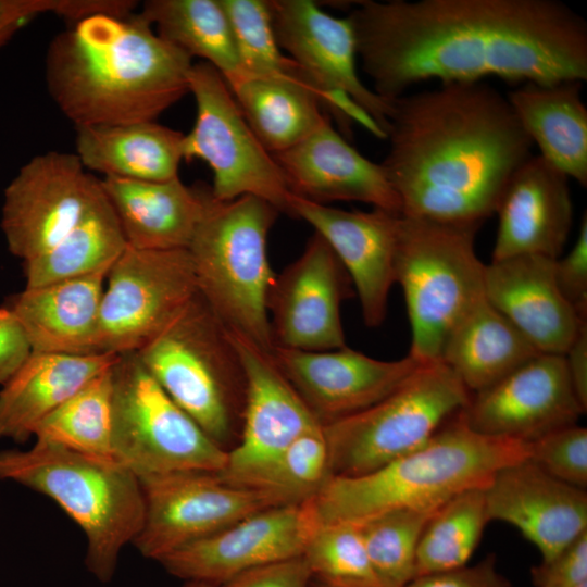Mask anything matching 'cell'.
<instances>
[{
	"instance_id": "33",
	"label": "cell",
	"mask_w": 587,
	"mask_h": 587,
	"mask_svg": "<svg viewBox=\"0 0 587 587\" xmlns=\"http://www.w3.org/2000/svg\"><path fill=\"white\" fill-rule=\"evenodd\" d=\"M139 13L160 37L212 65L226 82L241 75L233 32L218 0H147Z\"/></svg>"
},
{
	"instance_id": "37",
	"label": "cell",
	"mask_w": 587,
	"mask_h": 587,
	"mask_svg": "<svg viewBox=\"0 0 587 587\" xmlns=\"http://www.w3.org/2000/svg\"><path fill=\"white\" fill-rule=\"evenodd\" d=\"M228 18L241 75L288 78L313 86L315 82L279 48L273 29L268 0H218Z\"/></svg>"
},
{
	"instance_id": "51",
	"label": "cell",
	"mask_w": 587,
	"mask_h": 587,
	"mask_svg": "<svg viewBox=\"0 0 587 587\" xmlns=\"http://www.w3.org/2000/svg\"><path fill=\"white\" fill-rule=\"evenodd\" d=\"M576 587H587V582H584V583L579 584V585L576 586Z\"/></svg>"
},
{
	"instance_id": "3",
	"label": "cell",
	"mask_w": 587,
	"mask_h": 587,
	"mask_svg": "<svg viewBox=\"0 0 587 587\" xmlns=\"http://www.w3.org/2000/svg\"><path fill=\"white\" fill-rule=\"evenodd\" d=\"M191 60L139 12L95 14L51 40L46 82L75 127L151 122L189 92Z\"/></svg>"
},
{
	"instance_id": "1",
	"label": "cell",
	"mask_w": 587,
	"mask_h": 587,
	"mask_svg": "<svg viewBox=\"0 0 587 587\" xmlns=\"http://www.w3.org/2000/svg\"><path fill=\"white\" fill-rule=\"evenodd\" d=\"M347 16L373 91L414 85L587 80V22L558 0L357 1Z\"/></svg>"
},
{
	"instance_id": "36",
	"label": "cell",
	"mask_w": 587,
	"mask_h": 587,
	"mask_svg": "<svg viewBox=\"0 0 587 587\" xmlns=\"http://www.w3.org/2000/svg\"><path fill=\"white\" fill-rule=\"evenodd\" d=\"M488 522L484 489L466 490L449 499L423 529L416 549L415 576L466 565Z\"/></svg>"
},
{
	"instance_id": "25",
	"label": "cell",
	"mask_w": 587,
	"mask_h": 587,
	"mask_svg": "<svg viewBox=\"0 0 587 587\" xmlns=\"http://www.w3.org/2000/svg\"><path fill=\"white\" fill-rule=\"evenodd\" d=\"M553 266V259L532 254L491 261L485 297L539 352L564 355L587 320L561 294Z\"/></svg>"
},
{
	"instance_id": "5",
	"label": "cell",
	"mask_w": 587,
	"mask_h": 587,
	"mask_svg": "<svg viewBox=\"0 0 587 587\" xmlns=\"http://www.w3.org/2000/svg\"><path fill=\"white\" fill-rule=\"evenodd\" d=\"M0 480L49 497L82 528L86 566L101 583L112 579L122 549L143 524L140 480L113 459L35 440L28 450L0 452Z\"/></svg>"
},
{
	"instance_id": "17",
	"label": "cell",
	"mask_w": 587,
	"mask_h": 587,
	"mask_svg": "<svg viewBox=\"0 0 587 587\" xmlns=\"http://www.w3.org/2000/svg\"><path fill=\"white\" fill-rule=\"evenodd\" d=\"M319 525L311 497L259 511L158 562L187 582L220 586L248 571L301 557Z\"/></svg>"
},
{
	"instance_id": "24",
	"label": "cell",
	"mask_w": 587,
	"mask_h": 587,
	"mask_svg": "<svg viewBox=\"0 0 587 587\" xmlns=\"http://www.w3.org/2000/svg\"><path fill=\"white\" fill-rule=\"evenodd\" d=\"M569 179L539 155L514 172L495 211L491 261L527 254L560 258L573 223Z\"/></svg>"
},
{
	"instance_id": "45",
	"label": "cell",
	"mask_w": 587,
	"mask_h": 587,
	"mask_svg": "<svg viewBox=\"0 0 587 587\" xmlns=\"http://www.w3.org/2000/svg\"><path fill=\"white\" fill-rule=\"evenodd\" d=\"M311 572L302 557L242 573L217 587H310Z\"/></svg>"
},
{
	"instance_id": "23",
	"label": "cell",
	"mask_w": 587,
	"mask_h": 587,
	"mask_svg": "<svg viewBox=\"0 0 587 587\" xmlns=\"http://www.w3.org/2000/svg\"><path fill=\"white\" fill-rule=\"evenodd\" d=\"M289 191L309 201H359L401 215V204L380 163L361 154L326 116L291 148L272 154Z\"/></svg>"
},
{
	"instance_id": "34",
	"label": "cell",
	"mask_w": 587,
	"mask_h": 587,
	"mask_svg": "<svg viewBox=\"0 0 587 587\" xmlns=\"http://www.w3.org/2000/svg\"><path fill=\"white\" fill-rule=\"evenodd\" d=\"M126 247L120 222L103 195L59 242L23 263L25 287H38L110 270Z\"/></svg>"
},
{
	"instance_id": "12",
	"label": "cell",
	"mask_w": 587,
	"mask_h": 587,
	"mask_svg": "<svg viewBox=\"0 0 587 587\" xmlns=\"http://www.w3.org/2000/svg\"><path fill=\"white\" fill-rule=\"evenodd\" d=\"M145 519L132 542L155 561L267 508L297 502L273 489L226 483L215 473L179 472L139 478Z\"/></svg>"
},
{
	"instance_id": "43",
	"label": "cell",
	"mask_w": 587,
	"mask_h": 587,
	"mask_svg": "<svg viewBox=\"0 0 587 587\" xmlns=\"http://www.w3.org/2000/svg\"><path fill=\"white\" fill-rule=\"evenodd\" d=\"M535 587H576L587 582V532L549 561L530 569Z\"/></svg>"
},
{
	"instance_id": "46",
	"label": "cell",
	"mask_w": 587,
	"mask_h": 587,
	"mask_svg": "<svg viewBox=\"0 0 587 587\" xmlns=\"http://www.w3.org/2000/svg\"><path fill=\"white\" fill-rule=\"evenodd\" d=\"M75 5V0H0V48L36 16L54 13L70 20Z\"/></svg>"
},
{
	"instance_id": "11",
	"label": "cell",
	"mask_w": 587,
	"mask_h": 587,
	"mask_svg": "<svg viewBox=\"0 0 587 587\" xmlns=\"http://www.w3.org/2000/svg\"><path fill=\"white\" fill-rule=\"evenodd\" d=\"M189 92L196 118L184 134L183 158L209 165L212 196L220 201L253 196L290 215L291 192L283 173L249 126L222 74L205 62L193 63Z\"/></svg>"
},
{
	"instance_id": "44",
	"label": "cell",
	"mask_w": 587,
	"mask_h": 587,
	"mask_svg": "<svg viewBox=\"0 0 587 587\" xmlns=\"http://www.w3.org/2000/svg\"><path fill=\"white\" fill-rule=\"evenodd\" d=\"M404 587H512L499 572L497 557L488 554L474 565L415 576Z\"/></svg>"
},
{
	"instance_id": "30",
	"label": "cell",
	"mask_w": 587,
	"mask_h": 587,
	"mask_svg": "<svg viewBox=\"0 0 587 587\" xmlns=\"http://www.w3.org/2000/svg\"><path fill=\"white\" fill-rule=\"evenodd\" d=\"M76 128L75 154L103 177L163 182L178 177L184 134L155 121Z\"/></svg>"
},
{
	"instance_id": "41",
	"label": "cell",
	"mask_w": 587,
	"mask_h": 587,
	"mask_svg": "<svg viewBox=\"0 0 587 587\" xmlns=\"http://www.w3.org/2000/svg\"><path fill=\"white\" fill-rule=\"evenodd\" d=\"M529 460L549 475L574 487H587V429L577 424L529 442Z\"/></svg>"
},
{
	"instance_id": "8",
	"label": "cell",
	"mask_w": 587,
	"mask_h": 587,
	"mask_svg": "<svg viewBox=\"0 0 587 587\" xmlns=\"http://www.w3.org/2000/svg\"><path fill=\"white\" fill-rule=\"evenodd\" d=\"M480 225L400 215L395 280L403 291L411 327L409 353L440 361L460 321L485 298V267L474 241Z\"/></svg>"
},
{
	"instance_id": "29",
	"label": "cell",
	"mask_w": 587,
	"mask_h": 587,
	"mask_svg": "<svg viewBox=\"0 0 587 587\" xmlns=\"http://www.w3.org/2000/svg\"><path fill=\"white\" fill-rule=\"evenodd\" d=\"M583 82L523 84L507 93L539 157L578 184L587 186V108Z\"/></svg>"
},
{
	"instance_id": "16",
	"label": "cell",
	"mask_w": 587,
	"mask_h": 587,
	"mask_svg": "<svg viewBox=\"0 0 587 587\" xmlns=\"http://www.w3.org/2000/svg\"><path fill=\"white\" fill-rule=\"evenodd\" d=\"M228 333L243 365L246 401L239 441L227 450L226 464L217 475L229 484L264 488L279 454L301 434L321 424L270 352Z\"/></svg>"
},
{
	"instance_id": "31",
	"label": "cell",
	"mask_w": 587,
	"mask_h": 587,
	"mask_svg": "<svg viewBox=\"0 0 587 587\" xmlns=\"http://www.w3.org/2000/svg\"><path fill=\"white\" fill-rule=\"evenodd\" d=\"M539 352L486 297L449 335L440 357L471 394L497 383Z\"/></svg>"
},
{
	"instance_id": "13",
	"label": "cell",
	"mask_w": 587,
	"mask_h": 587,
	"mask_svg": "<svg viewBox=\"0 0 587 587\" xmlns=\"http://www.w3.org/2000/svg\"><path fill=\"white\" fill-rule=\"evenodd\" d=\"M103 289L98 352H137L197 294L188 249L149 250L127 245Z\"/></svg>"
},
{
	"instance_id": "7",
	"label": "cell",
	"mask_w": 587,
	"mask_h": 587,
	"mask_svg": "<svg viewBox=\"0 0 587 587\" xmlns=\"http://www.w3.org/2000/svg\"><path fill=\"white\" fill-rule=\"evenodd\" d=\"M163 390L220 446L240 432L246 376L228 330L197 294L141 349Z\"/></svg>"
},
{
	"instance_id": "9",
	"label": "cell",
	"mask_w": 587,
	"mask_h": 587,
	"mask_svg": "<svg viewBox=\"0 0 587 587\" xmlns=\"http://www.w3.org/2000/svg\"><path fill=\"white\" fill-rule=\"evenodd\" d=\"M470 396L442 362L423 363L379 402L323 426L332 475H363L413 451L459 413Z\"/></svg>"
},
{
	"instance_id": "14",
	"label": "cell",
	"mask_w": 587,
	"mask_h": 587,
	"mask_svg": "<svg viewBox=\"0 0 587 587\" xmlns=\"http://www.w3.org/2000/svg\"><path fill=\"white\" fill-rule=\"evenodd\" d=\"M100 178L75 153L32 158L4 189L0 226L9 251L27 262L71 232L103 197Z\"/></svg>"
},
{
	"instance_id": "38",
	"label": "cell",
	"mask_w": 587,
	"mask_h": 587,
	"mask_svg": "<svg viewBox=\"0 0 587 587\" xmlns=\"http://www.w3.org/2000/svg\"><path fill=\"white\" fill-rule=\"evenodd\" d=\"M437 509H395L355 523L371 565L384 584L404 587L414 578L417 544Z\"/></svg>"
},
{
	"instance_id": "22",
	"label": "cell",
	"mask_w": 587,
	"mask_h": 587,
	"mask_svg": "<svg viewBox=\"0 0 587 587\" xmlns=\"http://www.w3.org/2000/svg\"><path fill=\"white\" fill-rule=\"evenodd\" d=\"M489 521L511 524L549 561L587 532V492L528 459L499 470L484 488Z\"/></svg>"
},
{
	"instance_id": "28",
	"label": "cell",
	"mask_w": 587,
	"mask_h": 587,
	"mask_svg": "<svg viewBox=\"0 0 587 587\" xmlns=\"http://www.w3.org/2000/svg\"><path fill=\"white\" fill-rule=\"evenodd\" d=\"M118 357L30 352L0 390V439L26 442L48 415Z\"/></svg>"
},
{
	"instance_id": "10",
	"label": "cell",
	"mask_w": 587,
	"mask_h": 587,
	"mask_svg": "<svg viewBox=\"0 0 587 587\" xmlns=\"http://www.w3.org/2000/svg\"><path fill=\"white\" fill-rule=\"evenodd\" d=\"M114 459L138 478L179 472L220 473L227 450L158 384L136 352L113 366Z\"/></svg>"
},
{
	"instance_id": "39",
	"label": "cell",
	"mask_w": 587,
	"mask_h": 587,
	"mask_svg": "<svg viewBox=\"0 0 587 587\" xmlns=\"http://www.w3.org/2000/svg\"><path fill=\"white\" fill-rule=\"evenodd\" d=\"M301 557L312 578L325 584L348 587L384 584L371 565L355 523L320 524Z\"/></svg>"
},
{
	"instance_id": "42",
	"label": "cell",
	"mask_w": 587,
	"mask_h": 587,
	"mask_svg": "<svg viewBox=\"0 0 587 587\" xmlns=\"http://www.w3.org/2000/svg\"><path fill=\"white\" fill-rule=\"evenodd\" d=\"M555 283L578 316L587 320V215L584 213L576 241L563 257L554 260Z\"/></svg>"
},
{
	"instance_id": "18",
	"label": "cell",
	"mask_w": 587,
	"mask_h": 587,
	"mask_svg": "<svg viewBox=\"0 0 587 587\" xmlns=\"http://www.w3.org/2000/svg\"><path fill=\"white\" fill-rule=\"evenodd\" d=\"M352 288L333 249L314 233L271 285L267 312L274 347L326 351L347 346L340 309Z\"/></svg>"
},
{
	"instance_id": "26",
	"label": "cell",
	"mask_w": 587,
	"mask_h": 587,
	"mask_svg": "<svg viewBox=\"0 0 587 587\" xmlns=\"http://www.w3.org/2000/svg\"><path fill=\"white\" fill-rule=\"evenodd\" d=\"M109 270L25 287L2 304L21 326L32 352H98L99 315Z\"/></svg>"
},
{
	"instance_id": "40",
	"label": "cell",
	"mask_w": 587,
	"mask_h": 587,
	"mask_svg": "<svg viewBox=\"0 0 587 587\" xmlns=\"http://www.w3.org/2000/svg\"><path fill=\"white\" fill-rule=\"evenodd\" d=\"M332 476L328 446L320 425L301 434L279 454L264 488L302 501L313 497Z\"/></svg>"
},
{
	"instance_id": "47",
	"label": "cell",
	"mask_w": 587,
	"mask_h": 587,
	"mask_svg": "<svg viewBox=\"0 0 587 587\" xmlns=\"http://www.w3.org/2000/svg\"><path fill=\"white\" fill-rule=\"evenodd\" d=\"M25 335L13 315L0 307V385H3L30 353Z\"/></svg>"
},
{
	"instance_id": "48",
	"label": "cell",
	"mask_w": 587,
	"mask_h": 587,
	"mask_svg": "<svg viewBox=\"0 0 587 587\" xmlns=\"http://www.w3.org/2000/svg\"><path fill=\"white\" fill-rule=\"evenodd\" d=\"M564 358L574 391L587 410V323L579 328Z\"/></svg>"
},
{
	"instance_id": "2",
	"label": "cell",
	"mask_w": 587,
	"mask_h": 587,
	"mask_svg": "<svg viewBox=\"0 0 587 587\" xmlns=\"http://www.w3.org/2000/svg\"><path fill=\"white\" fill-rule=\"evenodd\" d=\"M380 163L401 215L480 225L534 147L507 96L484 82L440 84L392 100Z\"/></svg>"
},
{
	"instance_id": "4",
	"label": "cell",
	"mask_w": 587,
	"mask_h": 587,
	"mask_svg": "<svg viewBox=\"0 0 587 587\" xmlns=\"http://www.w3.org/2000/svg\"><path fill=\"white\" fill-rule=\"evenodd\" d=\"M529 455V442L477 433L458 413L413 451L363 475L332 476L312 499L320 524L436 509L463 491L486 488L499 470Z\"/></svg>"
},
{
	"instance_id": "49",
	"label": "cell",
	"mask_w": 587,
	"mask_h": 587,
	"mask_svg": "<svg viewBox=\"0 0 587 587\" xmlns=\"http://www.w3.org/2000/svg\"><path fill=\"white\" fill-rule=\"evenodd\" d=\"M310 587H348V586H335L322 583L320 580H316L314 578L311 579ZM351 587H395L386 584H376V585H367V586H351Z\"/></svg>"
},
{
	"instance_id": "32",
	"label": "cell",
	"mask_w": 587,
	"mask_h": 587,
	"mask_svg": "<svg viewBox=\"0 0 587 587\" xmlns=\"http://www.w3.org/2000/svg\"><path fill=\"white\" fill-rule=\"evenodd\" d=\"M246 121L274 154L291 148L333 114L328 97L317 88L288 78L238 76L226 82Z\"/></svg>"
},
{
	"instance_id": "15",
	"label": "cell",
	"mask_w": 587,
	"mask_h": 587,
	"mask_svg": "<svg viewBox=\"0 0 587 587\" xmlns=\"http://www.w3.org/2000/svg\"><path fill=\"white\" fill-rule=\"evenodd\" d=\"M273 29L287 53L352 121L365 114L385 135L392 101L364 85L357 70V45L348 17H335L311 0H268Z\"/></svg>"
},
{
	"instance_id": "35",
	"label": "cell",
	"mask_w": 587,
	"mask_h": 587,
	"mask_svg": "<svg viewBox=\"0 0 587 587\" xmlns=\"http://www.w3.org/2000/svg\"><path fill=\"white\" fill-rule=\"evenodd\" d=\"M114 364L89 380L48 415L37 427L34 434L35 440L58 445L88 455L115 460L113 453Z\"/></svg>"
},
{
	"instance_id": "27",
	"label": "cell",
	"mask_w": 587,
	"mask_h": 587,
	"mask_svg": "<svg viewBox=\"0 0 587 587\" xmlns=\"http://www.w3.org/2000/svg\"><path fill=\"white\" fill-rule=\"evenodd\" d=\"M126 238L137 249H187L210 188L189 187L179 176L163 180L100 178Z\"/></svg>"
},
{
	"instance_id": "20",
	"label": "cell",
	"mask_w": 587,
	"mask_h": 587,
	"mask_svg": "<svg viewBox=\"0 0 587 587\" xmlns=\"http://www.w3.org/2000/svg\"><path fill=\"white\" fill-rule=\"evenodd\" d=\"M271 355L322 426L379 402L423 364L410 354L384 361L347 346L326 351L275 346Z\"/></svg>"
},
{
	"instance_id": "19",
	"label": "cell",
	"mask_w": 587,
	"mask_h": 587,
	"mask_svg": "<svg viewBox=\"0 0 587 587\" xmlns=\"http://www.w3.org/2000/svg\"><path fill=\"white\" fill-rule=\"evenodd\" d=\"M585 412L564 355L539 353L470 396L459 416L477 433L533 442L577 424Z\"/></svg>"
},
{
	"instance_id": "21",
	"label": "cell",
	"mask_w": 587,
	"mask_h": 587,
	"mask_svg": "<svg viewBox=\"0 0 587 587\" xmlns=\"http://www.w3.org/2000/svg\"><path fill=\"white\" fill-rule=\"evenodd\" d=\"M290 216L310 224L333 249L357 292L367 327L379 326L395 280L400 215L373 208L347 211L291 193Z\"/></svg>"
},
{
	"instance_id": "50",
	"label": "cell",
	"mask_w": 587,
	"mask_h": 587,
	"mask_svg": "<svg viewBox=\"0 0 587 587\" xmlns=\"http://www.w3.org/2000/svg\"><path fill=\"white\" fill-rule=\"evenodd\" d=\"M184 587H217L202 582H187Z\"/></svg>"
},
{
	"instance_id": "6",
	"label": "cell",
	"mask_w": 587,
	"mask_h": 587,
	"mask_svg": "<svg viewBox=\"0 0 587 587\" xmlns=\"http://www.w3.org/2000/svg\"><path fill=\"white\" fill-rule=\"evenodd\" d=\"M278 211L242 196L216 200L209 189L203 214L188 246L197 291L225 326L261 349L274 348L267 297L274 280L267 237Z\"/></svg>"
}]
</instances>
